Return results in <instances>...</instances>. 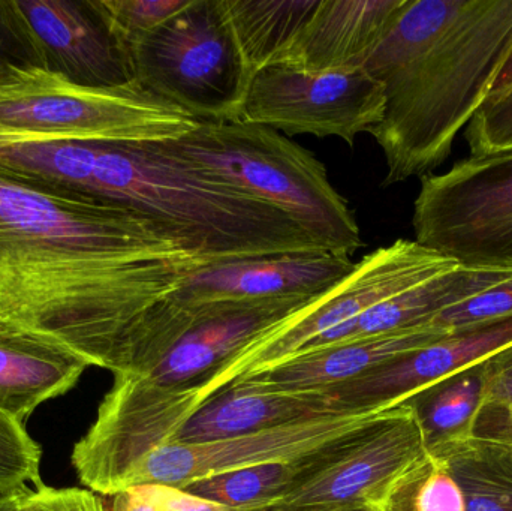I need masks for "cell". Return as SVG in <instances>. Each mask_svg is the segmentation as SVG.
Returning a JSON list of instances; mask_svg holds the SVG:
<instances>
[{
	"mask_svg": "<svg viewBox=\"0 0 512 511\" xmlns=\"http://www.w3.org/2000/svg\"><path fill=\"white\" fill-rule=\"evenodd\" d=\"M189 2L191 0H93L123 48L167 23Z\"/></svg>",
	"mask_w": 512,
	"mask_h": 511,
	"instance_id": "obj_27",
	"label": "cell"
},
{
	"mask_svg": "<svg viewBox=\"0 0 512 511\" xmlns=\"http://www.w3.org/2000/svg\"><path fill=\"white\" fill-rule=\"evenodd\" d=\"M84 195L143 213L191 254L219 264L325 251L294 219L212 176L167 143H96Z\"/></svg>",
	"mask_w": 512,
	"mask_h": 511,
	"instance_id": "obj_3",
	"label": "cell"
},
{
	"mask_svg": "<svg viewBox=\"0 0 512 511\" xmlns=\"http://www.w3.org/2000/svg\"><path fill=\"white\" fill-rule=\"evenodd\" d=\"M0 14L26 63L81 86L134 83L128 54L93 0H0Z\"/></svg>",
	"mask_w": 512,
	"mask_h": 511,
	"instance_id": "obj_11",
	"label": "cell"
},
{
	"mask_svg": "<svg viewBox=\"0 0 512 511\" xmlns=\"http://www.w3.org/2000/svg\"><path fill=\"white\" fill-rule=\"evenodd\" d=\"M125 50L141 89L198 123L240 120L252 74L222 0H191Z\"/></svg>",
	"mask_w": 512,
	"mask_h": 511,
	"instance_id": "obj_7",
	"label": "cell"
},
{
	"mask_svg": "<svg viewBox=\"0 0 512 511\" xmlns=\"http://www.w3.org/2000/svg\"><path fill=\"white\" fill-rule=\"evenodd\" d=\"M510 416H512V348L486 363L483 408H481L475 432Z\"/></svg>",
	"mask_w": 512,
	"mask_h": 511,
	"instance_id": "obj_31",
	"label": "cell"
},
{
	"mask_svg": "<svg viewBox=\"0 0 512 511\" xmlns=\"http://www.w3.org/2000/svg\"><path fill=\"white\" fill-rule=\"evenodd\" d=\"M20 511H107V506L89 489L41 486L24 494Z\"/></svg>",
	"mask_w": 512,
	"mask_h": 511,
	"instance_id": "obj_32",
	"label": "cell"
},
{
	"mask_svg": "<svg viewBox=\"0 0 512 511\" xmlns=\"http://www.w3.org/2000/svg\"><path fill=\"white\" fill-rule=\"evenodd\" d=\"M351 255L330 251L273 255L203 267L177 293L195 324L237 309L234 305L279 299H309L354 272Z\"/></svg>",
	"mask_w": 512,
	"mask_h": 511,
	"instance_id": "obj_13",
	"label": "cell"
},
{
	"mask_svg": "<svg viewBox=\"0 0 512 511\" xmlns=\"http://www.w3.org/2000/svg\"><path fill=\"white\" fill-rule=\"evenodd\" d=\"M373 511H466V501L445 461L427 452Z\"/></svg>",
	"mask_w": 512,
	"mask_h": 511,
	"instance_id": "obj_25",
	"label": "cell"
},
{
	"mask_svg": "<svg viewBox=\"0 0 512 511\" xmlns=\"http://www.w3.org/2000/svg\"><path fill=\"white\" fill-rule=\"evenodd\" d=\"M512 348V317L457 330L369 374L325 389L337 413H379L408 404L430 387L484 365Z\"/></svg>",
	"mask_w": 512,
	"mask_h": 511,
	"instance_id": "obj_14",
	"label": "cell"
},
{
	"mask_svg": "<svg viewBox=\"0 0 512 511\" xmlns=\"http://www.w3.org/2000/svg\"><path fill=\"white\" fill-rule=\"evenodd\" d=\"M459 264L415 240L399 239L357 261L354 272L283 318L219 366L203 383L180 389L189 414L207 399L294 357L342 341L346 330L373 306L393 299Z\"/></svg>",
	"mask_w": 512,
	"mask_h": 511,
	"instance_id": "obj_5",
	"label": "cell"
},
{
	"mask_svg": "<svg viewBox=\"0 0 512 511\" xmlns=\"http://www.w3.org/2000/svg\"><path fill=\"white\" fill-rule=\"evenodd\" d=\"M337 413L324 390L271 389L254 380L231 384L183 423L173 443H209Z\"/></svg>",
	"mask_w": 512,
	"mask_h": 511,
	"instance_id": "obj_16",
	"label": "cell"
},
{
	"mask_svg": "<svg viewBox=\"0 0 512 511\" xmlns=\"http://www.w3.org/2000/svg\"><path fill=\"white\" fill-rule=\"evenodd\" d=\"M477 437L495 438V440L510 441L512 443V416L501 422L493 423V425L481 428L480 431L475 432Z\"/></svg>",
	"mask_w": 512,
	"mask_h": 511,
	"instance_id": "obj_34",
	"label": "cell"
},
{
	"mask_svg": "<svg viewBox=\"0 0 512 511\" xmlns=\"http://www.w3.org/2000/svg\"><path fill=\"white\" fill-rule=\"evenodd\" d=\"M312 299L264 300L203 321L144 377L171 389L198 386L242 348Z\"/></svg>",
	"mask_w": 512,
	"mask_h": 511,
	"instance_id": "obj_17",
	"label": "cell"
},
{
	"mask_svg": "<svg viewBox=\"0 0 512 511\" xmlns=\"http://www.w3.org/2000/svg\"><path fill=\"white\" fill-rule=\"evenodd\" d=\"M415 242L472 270L512 273V152L421 177Z\"/></svg>",
	"mask_w": 512,
	"mask_h": 511,
	"instance_id": "obj_8",
	"label": "cell"
},
{
	"mask_svg": "<svg viewBox=\"0 0 512 511\" xmlns=\"http://www.w3.org/2000/svg\"><path fill=\"white\" fill-rule=\"evenodd\" d=\"M349 511H373V510H370V509H363V510H349Z\"/></svg>",
	"mask_w": 512,
	"mask_h": 511,
	"instance_id": "obj_37",
	"label": "cell"
},
{
	"mask_svg": "<svg viewBox=\"0 0 512 511\" xmlns=\"http://www.w3.org/2000/svg\"><path fill=\"white\" fill-rule=\"evenodd\" d=\"M107 511H234L164 483H144L111 495Z\"/></svg>",
	"mask_w": 512,
	"mask_h": 511,
	"instance_id": "obj_29",
	"label": "cell"
},
{
	"mask_svg": "<svg viewBox=\"0 0 512 511\" xmlns=\"http://www.w3.org/2000/svg\"><path fill=\"white\" fill-rule=\"evenodd\" d=\"M391 411L328 414L228 440L170 443L144 458L126 476L122 491L144 483L186 488L198 480L228 471L301 461L360 437L378 426Z\"/></svg>",
	"mask_w": 512,
	"mask_h": 511,
	"instance_id": "obj_10",
	"label": "cell"
},
{
	"mask_svg": "<svg viewBox=\"0 0 512 511\" xmlns=\"http://www.w3.org/2000/svg\"><path fill=\"white\" fill-rule=\"evenodd\" d=\"M89 366L51 339L0 326V411L26 422L39 405L74 389Z\"/></svg>",
	"mask_w": 512,
	"mask_h": 511,
	"instance_id": "obj_19",
	"label": "cell"
},
{
	"mask_svg": "<svg viewBox=\"0 0 512 511\" xmlns=\"http://www.w3.org/2000/svg\"><path fill=\"white\" fill-rule=\"evenodd\" d=\"M384 113V86L364 68L306 72L271 65L252 77L240 122L289 135L337 137L352 147Z\"/></svg>",
	"mask_w": 512,
	"mask_h": 511,
	"instance_id": "obj_9",
	"label": "cell"
},
{
	"mask_svg": "<svg viewBox=\"0 0 512 511\" xmlns=\"http://www.w3.org/2000/svg\"><path fill=\"white\" fill-rule=\"evenodd\" d=\"M408 2L319 0L300 35L274 65L306 72L363 69Z\"/></svg>",
	"mask_w": 512,
	"mask_h": 511,
	"instance_id": "obj_15",
	"label": "cell"
},
{
	"mask_svg": "<svg viewBox=\"0 0 512 511\" xmlns=\"http://www.w3.org/2000/svg\"><path fill=\"white\" fill-rule=\"evenodd\" d=\"M510 89H512V48L507 60L502 65L501 71H499L498 77H496L495 83H493L489 98L501 95V93Z\"/></svg>",
	"mask_w": 512,
	"mask_h": 511,
	"instance_id": "obj_35",
	"label": "cell"
},
{
	"mask_svg": "<svg viewBox=\"0 0 512 511\" xmlns=\"http://www.w3.org/2000/svg\"><path fill=\"white\" fill-rule=\"evenodd\" d=\"M511 275L510 272L456 267L373 306L346 330L340 342L426 326L436 315L495 287Z\"/></svg>",
	"mask_w": 512,
	"mask_h": 511,
	"instance_id": "obj_20",
	"label": "cell"
},
{
	"mask_svg": "<svg viewBox=\"0 0 512 511\" xmlns=\"http://www.w3.org/2000/svg\"><path fill=\"white\" fill-rule=\"evenodd\" d=\"M484 389L486 363L442 381L408 402L423 429L427 450L474 435Z\"/></svg>",
	"mask_w": 512,
	"mask_h": 511,
	"instance_id": "obj_24",
	"label": "cell"
},
{
	"mask_svg": "<svg viewBox=\"0 0 512 511\" xmlns=\"http://www.w3.org/2000/svg\"><path fill=\"white\" fill-rule=\"evenodd\" d=\"M0 59L14 60V62L26 63L20 48L12 39L11 33L6 29L5 21L0 14Z\"/></svg>",
	"mask_w": 512,
	"mask_h": 511,
	"instance_id": "obj_33",
	"label": "cell"
},
{
	"mask_svg": "<svg viewBox=\"0 0 512 511\" xmlns=\"http://www.w3.org/2000/svg\"><path fill=\"white\" fill-rule=\"evenodd\" d=\"M426 455L417 416L411 405H402L262 511L376 510L394 483Z\"/></svg>",
	"mask_w": 512,
	"mask_h": 511,
	"instance_id": "obj_12",
	"label": "cell"
},
{
	"mask_svg": "<svg viewBox=\"0 0 512 511\" xmlns=\"http://www.w3.org/2000/svg\"><path fill=\"white\" fill-rule=\"evenodd\" d=\"M447 335H450L447 330L426 324L358 341L339 342L301 354L246 380L291 392L331 389L357 380L373 369L421 350Z\"/></svg>",
	"mask_w": 512,
	"mask_h": 511,
	"instance_id": "obj_18",
	"label": "cell"
},
{
	"mask_svg": "<svg viewBox=\"0 0 512 511\" xmlns=\"http://www.w3.org/2000/svg\"><path fill=\"white\" fill-rule=\"evenodd\" d=\"M319 0H222L252 77L274 65L300 35Z\"/></svg>",
	"mask_w": 512,
	"mask_h": 511,
	"instance_id": "obj_22",
	"label": "cell"
},
{
	"mask_svg": "<svg viewBox=\"0 0 512 511\" xmlns=\"http://www.w3.org/2000/svg\"><path fill=\"white\" fill-rule=\"evenodd\" d=\"M210 258L114 201L0 173V326L141 377L192 329L177 293Z\"/></svg>",
	"mask_w": 512,
	"mask_h": 511,
	"instance_id": "obj_1",
	"label": "cell"
},
{
	"mask_svg": "<svg viewBox=\"0 0 512 511\" xmlns=\"http://www.w3.org/2000/svg\"><path fill=\"white\" fill-rule=\"evenodd\" d=\"M29 491L14 492V494H0V511H20L21 500Z\"/></svg>",
	"mask_w": 512,
	"mask_h": 511,
	"instance_id": "obj_36",
	"label": "cell"
},
{
	"mask_svg": "<svg viewBox=\"0 0 512 511\" xmlns=\"http://www.w3.org/2000/svg\"><path fill=\"white\" fill-rule=\"evenodd\" d=\"M512 48V0H409L366 69L385 92L370 135L384 186L441 167L489 98Z\"/></svg>",
	"mask_w": 512,
	"mask_h": 511,
	"instance_id": "obj_2",
	"label": "cell"
},
{
	"mask_svg": "<svg viewBox=\"0 0 512 511\" xmlns=\"http://www.w3.org/2000/svg\"><path fill=\"white\" fill-rule=\"evenodd\" d=\"M197 120L132 83L89 87L30 63L0 59V134L81 143H165Z\"/></svg>",
	"mask_w": 512,
	"mask_h": 511,
	"instance_id": "obj_6",
	"label": "cell"
},
{
	"mask_svg": "<svg viewBox=\"0 0 512 511\" xmlns=\"http://www.w3.org/2000/svg\"><path fill=\"white\" fill-rule=\"evenodd\" d=\"M165 143L294 219L325 251L352 257L363 246L357 219L325 165L279 131L240 120L198 123L185 137Z\"/></svg>",
	"mask_w": 512,
	"mask_h": 511,
	"instance_id": "obj_4",
	"label": "cell"
},
{
	"mask_svg": "<svg viewBox=\"0 0 512 511\" xmlns=\"http://www.w3.org/2000/svg\"><path fill=\"white\" fill-rule=\"evenodd\" d=\"M507 317H512V275L478 296L441 312L429 324L453 333Z\"/></svg>",
	"mask_w": 512,
	"mask_h": 511,
	"instance_id": "obj_30",
	"label": "cell"
},
{
	"mask_svg": "<svg viewBox=\"0 0 512 511\" xmlns=\"http://www.w3.org/2000/svg\"><path fill=\"white\" fill-rule=\"evenodd\" d=\"M349 441L301 461L256 465L228 471L198 480L182 489L195 497L221 504L234 511H262L279 503L295 486L300 485L328 459L333 458Z\"/></svg>",
	"mask_w": 512,
	"mask_h": 511,
	"instance_id": "obj_21",
	"label": "cell"
},
{
	"mask_svg": "<svg viewBox=\"0 0 512 511\" xmlns=\"http://www.w3.org/2000/svg\"><path fill=\"white\" fill-rule=\"evenodd\" d=\"M450 468L466 511H512V443L472 435L427 450Z\"/></svg>",
	"mask_w": 512,
	"mask_h": 511,
	"instance_id": "obj_23",
	"label": "cell"
},
{
	"mask_svg": "<svg viewBox=\"0 0 512 511\" xmlns=\"http://www.w3.org/2000/svg\"><path fill=\"white\" fill-rule=\"evenodd\" d=\"M41 447L27 434L24 423L0 411V494L41 488Z\"/></svg>",
	"mask_w": 512,
	"mask_h": 511,
	"instance_id": "obj_26",
	"label": "cell"
},
{
	"mask_svg": "<svg viewBox=\"0 0 512 511\" xmlns=\"http://www.w3.org/2000/svg\"><path fill=\"white\" fill-rule=\"evenodd\" d=\"M469 152L478 156L512 152V89L487 98L466 125Z\"/></svg>",
	"mask_w": 512,
	"mask_h": 511,
	"instance_id": "obj_28",
	"label": "cell"
}]
</instances>
